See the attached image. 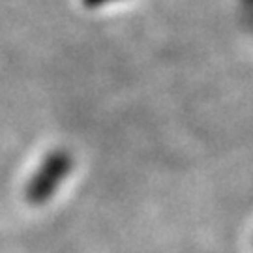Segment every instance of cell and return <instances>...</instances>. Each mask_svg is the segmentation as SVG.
<instances>
[{
	"label": "cell",
	"instance_id": "1",
	"mask_svg": "<svg viewBox=\"0 0 253 253\" xmlns=\"http://www.w3.org/2000/svg\"><path fill=\"white\" fill-rule=\"evenodd\" d=\"M73 160L72 156L64 150L49 152L42 160L38 171L27 184V199L34 205H42L54 195V191L60 188L68 174L72 172Z\"/></svg>",
	"mask_w": 253,
	"mask_h": 253
}]
</instances>
